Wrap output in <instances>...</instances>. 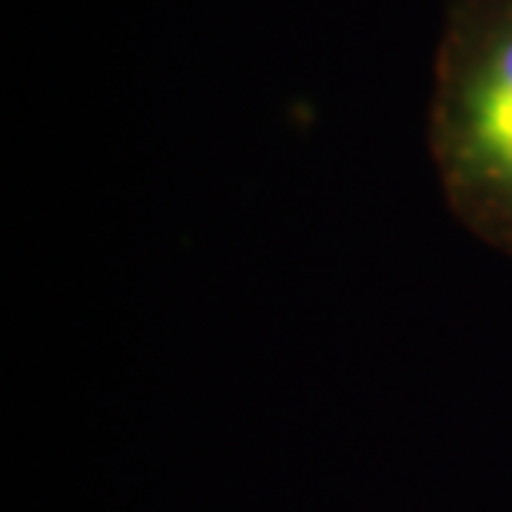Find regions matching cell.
Returning <instances> with one entry per match:
<instances>
[{
	"label": "cell",
	"instance_id": "obj_1",
	"mask_svg": "<svg viewBox=\"0 0 512 512\" xmlns=\"http://www.w3.org/2000/svg\"><path fill=\"white\" fill-rule=\"evenodd\" d=\"M429 150L449 210L512 256V0H449Z\"/></svg>",
	"mask_w": 512,
	"mask_h": 512
}]
</instances>
